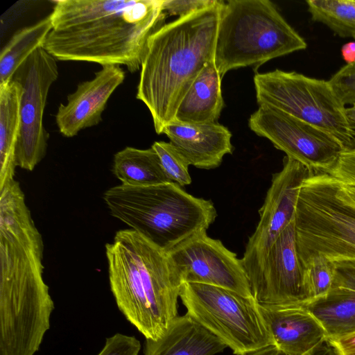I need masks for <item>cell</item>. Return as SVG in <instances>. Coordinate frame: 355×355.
Returning <instances> with one entry per match:
<instances>
[{
  "label": "cell",
  "instance_id": "cell-1",
  "mask_svg": "<svg viewBox=\"0 0 355 355\" xmlns=\"http://www.w3.org/2000/svg\"><path fill=\"white\" fill-rule=\"evenodd\" d=\"M43 48L56 60L141 69L150 36L164 24V0H56Z\"/></svg>",
  "mask_w": 355,
  "mask_h": 355
},
{
  "label": "cell",
  "instance_id": "cell-14",
  "mask_svg": "<svg viewBox=\"0 0 355 355\" xmlns=\"http://www.w3.org/2000/svg\"><path fill=\"white\" fill-rule=\"evenodd\" d=\"M125 77L120 65L107 64L102 66L92 80L80 83L67 96V103L58 108L55 123L59 132L73 137L82 130L98 125L110 97Z\"/></svg>",
  "mask_w": 355,
  "mask_h": 355
},
{
  "label": "cell",
  "instance_id": "cell-12",
  "mask_svg": "<svg viewBox=\"0 0 355 355\" xmlns=\"http://www.w3.org/2000/svg\"><path fill=\"white\" fill-rule=\"evenodd\" d=\"M310 170L301 162L285 156L282 169L272 175L260 216L241 258L250 280L254 276L271 246L295 219L301 187Z\"/></svg>",
  "mask_w": 355,
  "mask_h": 355
},
{
  "label": "cell",
  "instance_id": "cell-18",
  "mask_svg": "<svg viewBox=\"0 0 355 355\" xmlns=\"http://www.w3.org/2000/svg\"><path fill=\"white\" fill-rule=\"evenodd\" d=\"M227 346L188 313L175 318L157 340L146 339L144 355H215Z\"/></svg>",
  "mask_w": 355,
  "mask_h": 355
},
{
  "label": "cell",
  "instance_id": "cell-16",
  "mask_svg": "<svg viewBox=\"0 0 355 355\" xmlns=\"http://www.w3.org/2000/svg\"><path fill=\"white\" fill-rule=\"evenodd\" d=\"M164 134L189 165L200 169L217 168L225 155L232 154V133L219 123L188 124L174 121Z\"/></svg>",
  "mask_w": 355,
  "mask_h": 355
},
{
  "label": "cell",
  "instance_id": "cell-11",
  "mask_svg": "<svg viewBox=\"0 0 355 355\" xmlns=\"http://www.w3.org/2000/svg\"><path fill=\"white\" fill-rule=\"evenodd\" d=\"M176 281L225 288L245 297H253L241 259L220 240L197 233L166 252Z\"/></svg>",
  "mask_w": 355,
  "mask_h": 355
},
{
  "label": "cell",
  "instance_id": "cell-17",
  "mask_svg": "<svg viewBox=\"0 0 355 355\" xmlns=\"http://www.w3.org/2000/svg\"><path fill=\"white\" fill-rule=\"evenodd\" d=\"M331 288L302 304L322 324L328 338L355 331V261H337Z\"/></svg>",
  "mask_w": 355,
  "mask_h": 355
},
{
  "label": "cell",
  "instance_id": "cell-20",
  "mask_svg": "<svg viewBox=\"0 0 355 355\" xmlns=\"http://www.w3.org/2000/svg\"><path fill=\"white\" fill-rule=\"evenodd\" d=\"M21 92L20 85L13 80L0 85V189L15 179Z\"/></svg>",
  "mask_w": 355,
  "mask_h": 355
},
{
  "label": "cell",
  "instance_id": "cell-25",
  "mask_svg": "<svg viewBox=\"0 0 355 355\" xmlns=\"http://www.w3.org/2000/svg\"><path fill=\"white\" fill-rule=\"evenodd\" d=\"M151 148L157 154L163 171L171 182L177 183L180 187L191 184L189 164L171 143L155 141Z\"/></svg>",
  "mask_w": 355,
  "mask_h": 355
},
{
  "label": "cell",
  "instance_id": "cell-13",
  "mask_svg": "<svg viewBox=\"0 0 355 355\" xmlns=\"http://www.w3.org/2000/svg\"><path fill=\"white\" fill-rule=\"evenodd\" d=\"M259 304H301L309 302L296 242L295 219L282 232L250 280Z\"/></svg>",
  "mask_w": 355,
  "mask_h": 355
},
{
  "label": "cell",
  "instance_id": "cell-2",
  "mask_svg": "<svg viewBox=\"0 0 355 355\" xmlns=\"http://www.w3.org/2000/svg\"><path fill=\"white\" fill-rule=\"evenodd\" d=\"M225 1L164 24L149 37L136 98L148 107L157 134L175 121L178 107L205 65L214 60Z\"/></svg>",
  "mask_w": 355,
  "mask_h": 355
},
{
  "label": "cell",
  "instance_id": "cell-19",
  "mask_svg": "<svg viewBox=\"0 0 355 355\" xmlns=\"http://www.w3.org/2000/svg\"><path fill=\"white\" fill-rule=\"evenodd\" d=\"M221 79L214 60L207 62L182 99L175 121L188 124L218 123L224 107Z\"/></svg>",
  "mask_w": 355,
  "mask_h": 355
},
{
  "label": "cell",
  "instance_id": "cell-7",
  "mask_svg": "<svg viewBox=\"0 0 355 355\" xmlns=\"http://www.w3.org/2000/svg\"><path fill=\"white\" fill-rule=\"evenodd\" d=\"M253 81L259 105L275 107L326 131L345 151L355 148V129L329 81L280 69L256 73Z\"/></svg>",
  "mask_w": 355,
  "mask_h": 355
},
{
  "label": "cell",
  "instance_id": "cell-10",
  "mask_svg": "<svg viewBox=\"0 0 355 355\" xmlns=\"http://www.w3.org/2000/svg\"><path fill=\"white\" fill-rule=\"evenodd\" d=\"M248 126L311 171L327 173L345 151L331 134L269 105H259Z\"/></svg>",
  "mask_w": 355,
  "mask_h": 355
},
{
  "label": "cell",
  "instance_id": "cell-23",
  "mask_svg": "<svg viewBox=\"0 0 355 355\" xmlns=\"http://www.w3.org/2000/svg\"><path fill=\"white\" fill-rule=\"evenodd\" d=\"M311 19L342 37L355 38V0H309Z\"/></svg>",
  "mask_w": 355,
  "mask_h": 355
},
{
  "label": "cell",
  "instance_id": "cell-35",
  "mask_svg": "<svg viewBox=\"0 0 355 355\" xmlns=\"http://www.w3.org/2000/svg\"><path fill=\"white\" fill-rule=\"evenodd\" d=\"M342 184L347 193L355 202V186Z\"/></svg>",
  "mask_w": 355,
  "mask_h": 355
},
{
  "label": "cell",
  "instance_id": "cell-22",
  "mask_svg": "<svg viewBox=\"0 0 355 355\" xmlns=\"http://www.w3.org/2000/svg\"><path fill=\"white\" fill-rule=\"evenodd\" d=\"M52 29L50 15L17 31L0 53V85L10 81L15 71L36 49L43 47Z\"/></svg>",
  "mask_w": 355,
  "mask_h": 355
},
{
  "label": "cell",
  "instance_id": "cell-27",
  "mask_svg": "<svg viewBox=\"0 0 355 355\" xmlns=\"http://www.w3.org/2000/svg\"><path fill=\"white\" fill-rule=\"evenodd\" d=\"M140 349V342L135 336L116 333L106 338L98 355H138Z\"/></svg>",
  "mask_w": 355,
  "mask_h": 355
},
{
  "label": "cell",
  "instance_id": "cell-3",
  "mask_svg": "<svg viewBox=\"0 0 355 355\" xmlns=\"http://www.w3.org/2000/svg\"><path fill=\"white\" fill-rule=\"evenodd\" d=\"M108 277L116 305L146 339L156 340L178 315L181 285L166 254L132 229L105 245Z\"/></svg>",
  "mask_w": 355,
  "mask_h": 355
},
{
  "label": "cell",
  "instance_id": "cell-28",
  "mask_svg": "<svg viewBox=\"0 0 355 355\" xmlns=\"http://www.w3.org/2000/svg\"><path fill=\"white\" fill-rule=\"evenodd\" d=\"M327 173L343 184L355 186V148L342 153Z\"/></svg>",
  "mask_w": 355,
  "mask_h": 355
},
{
  "label": "cell",
  "instance_id": "cell-32",
  "mask_svg": "<svg viewBox=\"0 0 355 355\" xmlns=\"http://www.w3.org/2000/svg\"><path fill=\"white\" fill-rule=\"evenodd\" d=\"M242 355H285L275 344L246 352Z\"/></svg>",
  "mask_w": 355,
  "mask_h": 355
},
{
  "label": "cell",
  "instance_id": "cell-26",
  "mask_svg": "<svg viewBox=\"0 0 355 355\" xmlns=\"http://www.w3.org/2000/svg\"><path fill=\"white\" fill-rule=\"evenodd\" d=\"M328 81L345 106L355 105V63L347 64Z\"/></svg>",
  "mask_w": 355,
  "mask_h": 355
},
{
  "label": "cell",
  "instance_id": "cell-6",
  "mask_svg": "<svg viewBox=\"0 0 355 355\" xmlns=\"http://www.w3.org/2000/svg\"><path fill=\"white\" fill-rule=\"evenodd\" d=\"M295 227L301 264L322 254L334 261H355V202L342 183L310 170L297 200Z\"/></svg>",
  "mask_w": 355,
  "mask_h": 355
},
{
  "label": "cell",
  "instance_id": "cell-34",
  "mask_svg": "<svg viewBox=\"0 0 355 355\" xmlns=\"http://www.w3.org/2000/svg\"><path fill=\"white\" fill-rule=\"evenodd\" d=\"M346 112L351 125L355 129V105L347 108Z\"/></svg>",
  "mask_w": 355,
  "mask_h": 355
},
{
  "label": "cell",
  "instance_id": "cell-31",
  "mask_svg": "<svg viewBox=\"0 0 355 355\" xmlns=\"http://www.w3.org/2000/svg\"><path fill=\"white\" fill-rule=\"evenodd\" d=\"M306 355H340L336 347L327 339Z\"/></svg>",
  "mask_w": 355,
  "mask_h": 355
},
{
  "label": "cell",
  "instance_id": "cell-4",
  "mask_svg": "<svg viewBox=\"0 0 355 355\" xmlns=\"http://www.w3.org/2000/svg\"><path fill=\"white\" fill-rule=\"evenodd\" d=\"M110 214L167 252L207 232L217 212L211 200L195 197L173 182L144 187L119 184L105 191Z\"/></svg>",
  "mask_w": 355,
  "mask_h": 355
},
{
  "label": "cell",
  "instance_id": "cell-15",
  "mask_svg": "<svg viewBox=\"0 0 355 355\" xmlns=\"http://www.w3.org/2000/svg\"><path fill=\"white\" fill-rule=\"evenodd\" d=\"M259 312L274 344L285 355H306L328 339L320 322L302 304H263Z\"/></svg>",
  "mask_w": 355,
  "mask_h": 355
},
{
  "label": "cell",
  "instance_id": "cell-29",
  "mask_svg": "<svg viewBox=\"0 0 355 355\" xmlns=\"http://www.w3.org/2000/svg\"><path fill=\"white\" fill-rule=\"evenodd\" d=\"M216 0H164L163 10L169 15L186 16L214 4Z\"/></svg>",
  "mask_w": 355,
  "mask_h": 355
},
{
  "label": "cell",
  "instance_id": "cell-8",
  "mask_svg": "<svg viewBox=\"0 0 355 355\" xmlns=\"http://www.w3.org/2000/svg\"><path fill=\"white\" fill-rule=\"evenodd\" d=\"M180 297L188 313L236 355L274 344L253 297L200 283H184Z\"/></svg>",
  "mask_w": 355,
  "mask_h": 355
},
{
  "label": "cell",
  "instance_id": "cell-5",
  "mask_svg": "<svg viewBox=\"0 0 355 355\" xmlns=\"http://www.w3.org/2000/svg\"><path fill=\"white\" fill-rule=\"evenodd\" d=\"M307 44L269 0L225 1L214 62L223 77L241 67L265 62L306 49Z\"/></svg>",
  "mask_w": 355,
  "mask_h": 355
},
{
  "label": "cell",
  "instance_id": "cell-36",
  "mask_svg": "<svg viewBox=\"0 0 355 355\" xmlns=\"http://www.w3.org/2000/svg\"><path fill=\"white\" fill-rule=\"evenodd\" d=\"M355 39V38H354Z\"/></svg>",
  "mask_w": 355,
  "mask_h": 355
},
{
  "label": "cell",
  "instance_id": "cell-30",
  "mask_svg": "<svg viewBox=\"0 0 355 355\" xmlns=\"http://www.w3.org/2000/svg\"><path fill=\"white\" fill-rule=\"evenodd\" d=\"M340 355H355V331L333 338H328Z\"/></svg>",
  "mask_w": 355,
  "mask_h": 355
},
{
  "label": "cell",
  "instance_id": "cell-9",
  "mask_svg": "<svg viewBox=\"0 0 355 355\" xmlns=\"http://www.w3.org/2000/svg\"><path fill=\"white\" fill-rule=\"evenodd\" d=\"M58 77L56 59L43 47L31 53L12 76L21 89L15 164L24 170L32 171L46 155L49 135L43 116L50 87Z\"/></svg>",
  "mask_w": 355,
  "mask_h": 355
},
{
  "label": "cell",
  "instance_id": "cell-33",
  "mask_svg": "<svg viewBox=\"0 0 355 355\" xmlns=\"http://www.w3.org/2000/svg\"><path fill=\"white\" fill-rule=\"evenodd\" d=\"M341 53L347 64L355 63V41L345 44L341 48Z\"/></svg>",
  "mask_w": 355,
  "mask_h": 355
},
{
  "label": "cell",
  "instance_id": "cell-21",
  "mask_svg": "<svg viewBox=\"0 0 355 355\" xmlns=\"http://www.w3.org/2000/svg\"><path fill=\"white\" fill-rule=\"evenodd\" d=\"M113 174L122 184L144 187L171 182L151 147L139 149L127 146L114 154Z\"/></svg>",
  "mask_w": 355,
  "mask_h": 355
},
{
  "label": "cell",
  "instance_id": "cell-24",
  "mask_svg": "<svg viewBox=\"0 0 355 355\" xmlns=\"http://www.w3.org/2000/svg\"><path fill=\"white\" fill-rule=\"evenodd\" d=\"M303 279L309 301L325 296L330 291L336 271L335 261L314 254L302 263Z\"/></svg>",
  "mask_w": 355,
  "mask_h": 355
}]
</instances>
